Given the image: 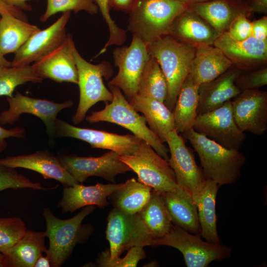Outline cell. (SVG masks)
<instances>
[{
  "label": "cell",
  "instance_id": "cell-1",
  "mask_svg": "<svg viewBox=\"0 0 267 267\" xmlns=\"http://www.w3.org/2000/svg\"><path fill=\"white\" fill-rule=\"evenodd\" d=\"M181 134L198 155L205 179L215 181L220 187L239 179L246 158L239 150L225 148L193 128Z\"/></svg>",
  "mask_w": 267,
  "mask_h": 267
},
{
  "label": "cell",
  "instance_id": "cell-2",
  "mask_svg": "<svg viewBox=\"0 0 267 267\" xmlns=\"http://www.w3.org/2000/svg\"><path fill=\"white\" fill-rule=\"evenodd\" d=\"M95 209V206L84 207L76 215L68 219L56 217L48 208L43 210L46 224L45 236L49 248L45 252L51 267H61L70 258L75 246L86 242L93 231L89 224H82L85 218Z\"/></svg>",
  "mask_w": 267,
  "mask_h": 267
},
{
  "label": "cell",
  "instance_id": "cell-3",
  "mask_svg": "<svg viewBox=\"0 0 267 267\" xmlns=\"http://www.w3.org/2000/svg\"><path fill=\"white\" fill-rule=\"evenodd\" d=\"M147 47L166 79L168 95L164 103L173 112L181 88L190 72L196 48L170 35L159 37Z\"/></svg>",
  "mask_w": 267,
  "mask_h": 267
},
{
  "label": "cell",
  "instance_id": "cell-4",
  "mask_svg": "<svg viewBox=\"0 0 267 267\" xmlns=\"http://www.w3.org/2000/svg\"><path fill=\"white\" fill-rule=\"evenodd\" d=\"M188 7L178 0H140L129 13L128 29L147 45L169 35L175 20Z\"/></svg>",
  "mask_w": 267,
  "mask_h": 267
},
{
  "label": "cell",
  "instance_id": "cell-5",
  "mask_svg": "<svg viewBox=\"0 0 267 267\" xmlns=\"http://www.w3.org/2000/svg\"><path fill=\"white\" fill-rule=\"evenodd\" d=\"M108 87L112 93V100L110 103L105 102L102 110L92 111L86 120L90 123L106 122L124 127L148 143L160 156L168 161V148L147 126L144 116L139 115L133 107L119 88L112 85Z\"/></svg>",
  "mask_w": 267,
  "mask_h": 267
},
{
  "label": "cell",
  "instance_id": "cell-6",
  "mask_svg": "<svg viewBox=\"0 0 267 267\" xmlns=\"http://www.w3.org/2000/svg\"><path fill=\"white\" fill-rule=\"evenodd\" d=\"M74 57L78 72L80 98L72 122L77 125L85 120L88 110L96 103L108 102L112 100V93L105 86L103 78H111L113 70L107 61H103L97 64L87 61L77 49Z\"/></svg>",
  "mask_w": 267,
  "mask_h": 267
},
{
  "label": "cell",
  "instance_id": "cell-7",
  "mask_svg": "<svg viewBox=\"0 0 267 267\" xmlns=\"http://www.w3.org/2000/svg\"><path fill=\"white\" fill-rule=\"evenodd\" d=\"M119 158L136 174L139 181L150 186L159 194L162 195L177 185L174 172L169 161L142 139L134 153L119 155Z\"/></svg>",
  "mask_w": 267,
  "mask_h": 267
},
{
  "label": "cell",
  "instance_id": "cell-8",
  "mask_svg": "<svg viewBox=\"0 0 267 267\" xmlns=\"http://www.w3.org/2000/svg\"><path fill=\"white\" fill-rule=\"evenodd\" d=\"M168 246L178 250L187 267H207L213 261L230 258L231 249L222 244L204 241L199 234H194L173 226L163 237L152 240L149 246Z\"/></svg>",
  "mask_w": 267,
  "mask_h": 267
},
{
  "label": "cell",
  "instance_id": "cell-9",
  "mask_svg": "<svg viewBox=\"0 0 267 267\" xmlns=\"http://www.w3.org/2000/svg\"><path fill=\"white\" fill-rule=\"evenodd\" d=\"M113 57L118 72L108 85L119 88L130 101L138 92L141 76L150 57L147 45L133 36L129 46L114 49Z\"/></svg>",
  "mask_w": 267,
  "mask_h": 267
},
{
  "label": "cell",
  "instance_id": "cell-10",
  "mask_svg": "<svg viewBox=\"0 0 267 267\" xmlns=\"http://www.w3.org/2000/svg\"><path fill=\"white\" fill-rule=\"evenodd\" d=\"M109 257L114 259L133 246H149L152 239L138 213L130 215L113 208L107 218Z\"/></svg>",
  "mask_w": 267,
  "mask_h": 267
},
{
  "label": "cell",
  "instance_id": "cell-11",
  "mask_svg": "<svg viewBox=\"0 0 267 267\" xmlns=\"http://www.w3.org/2000/svg\"><path fill=\"white\" fill-rule=\"evenodd\" d=\"M193 129L231 149L239 150L246 138L245 133L235 122L231 100L213 110L198 115Z\"/></svg>",
  "mask_w": 267,
  "mask_h": 267
},
{
  "label": "cell",
  "instance_id": "cell-12",
  "mask_svg": "<svg viewBox=\"0 0 267 267\" xmlns=\"http://www.w3.org/2000/svg\"><path fill=\"white\" fill-rule=\"evenodd\" d=\"M9 108L0 114V124H13L21 114H32L40 118L44 124L49 138L53 143L55 138V123L58 113L65 108L73 105L72 100L62 103L54 102L46 99L32 98L18 91L14 96L7 97Z\"/></svg>",
  "mask_w": 267,
  "mask_h": 267
},
{
  "label": "cell",
  "instance_id": "cell-13",
  "mask_svg": "<svg viewBox=\"0 0 267 267\" xmlns=\"http://www.w3.org/2000/svg\"><path fill=\"white\" fill-rule=\"evenodd\" d=\"M63 137L80 139L89 143L92 148L112 150L120 155L134 153L141 139L134 134L120 135L104 131L78 127L57 118L55 123V137Z\"/></svg>",
  "mask_w": 267,
  "mask_h": 267
},
{
  "label": "cell",
  "instance_id": "cell-14",
  "mask_svg": "<svg viewBox=\"0 0 267 267\" xmlns=\"http://www.w3.org/2000/svg\"><path fill=\"white\" fill-rule=\"evenodd\" d=\"M119 154L110 150L99 157H80L63 155L59 159L76 180L83 183L88 178L96 176L115 182L116 176L132 171L131 168L121 161Z\"/></svg>",
  "mask_w": 267,
  "mask_h": 267
},
{
  "label": "cell",
  "instance_id": "cell-15",
  "mask_svg": "<svg viewBox=\"0 0 267 267\" xmlns=\"http://www.w3.org/2000/svg\"><path fill=\"white\" fill-rule=\"evenodd\" d=\"M170 156L168 160L177 185L194 196L199 191L205 178L202 168L196 164L193 151L186 145L184 137L175 129L167 137Z\"/></svg>",
  "mask_w": 267,
  "mask_h": 267
},
{
  "label": "cell",
  "instance_id": "cell-16",
  "mask_svg": "<svg viewBox=\"0 0 267 267\" xmlns=\"http://www.w3.org/2000/svg\"><path fill=\"white\" fill-rule=\"evenodd\" d=\"M235 122L243 132L261 135L267 130V92L257 89L240 92L231 101Z\"/></svg>",
  "mask_w": 267,
  "mask_h": 267
},
{
  "label": "cell",
  "instance_id": "cell-17",
  "mask_svg": "<svg viewBox=\"0 0 267 267\" xmlns=\"http://www.w3.org/2000/svg\"><path fill=\"white\" fill-rule=\"evenodd\" d=\"M76 49L72 36L67 34L58 46L37 60L31 66L43 79L78 84V72L74 57Z\"/></svg>",
  "mask_w": 267,
  "mask_h": 267
},
{
  "label": "cell",
  "instance_id": "cell-18",
  "mask_svg": "<svg viewBox=\"0 0 267 267\" xmlns=\"http://www.w3.org/2000/svg\"><path fill=\"white\" fill-rule=\"evenodd\" d=\"M70 11L63 12L52 24L32 35L15 53L11 66L30 65L58 46L65 39Z\"/></svg>",
  "mask_w": 267,
  "mask_h": 267
},
{
  "label": "cell",
  "instance_id": "cell-19",
  "mask_svg": "<svg viewBox=\"0 0 267 267\" xmlns=\"http://www.w3.org/2000/svg\"><path fill=\"white\" fill-rule=\"evenodd\" d=\"M0 164L12 168H22L41 174L44 179H54L63 187L79 183L68 172L59 158L47 150L32 154L9 156L0 159Z\"/></svg>",
  "mask_w": 267,
  "mask_h": 267
},
{
  "label": "cell",
  "instance_id": "cell-20",
  "mask_svg": "<svg viewBox=\"0 0 267 267\" xmlns=\"http://www.w3.org/2000/svg\"><path fill=\"white\" fill-rule=\"evenodd\" d=\"M224 54L240 68L247 69L258 64V62L267 58V41H263L251 36L248 38L237 41L224 32L213 43Z\"/></svg>",
  "mask_w": 267,
  "mask_h": 267
},
{
  "label": "cell",
  "instance_id": "cell-21",
  "mask_svg": "<svg viewBox=\"0 0 267 267\" xmlns=\"http://www.w3.org/2000/svg\"><path fill=\"white\" fill-rule=\"evenodd\" d=\"M122 183L104 184L97 183L88 186L78 183L63 187V196L57 206L61 209L63 214L72 213L88 206H107L109 204L107 198Z\"/></svg>",
  "mask_w": 267,
  "mask_h": 267
},
{
  "label": "cell",
  "instance_id": "cell-22",
  "mask_svg": "<svg viewBox=\"0 0 267 267\" xmlns=\"http://www.w3.org/2000/svg\"><path fill=\"white\" fill-rule=\"evenodd\" d=\"M162 195L173 224L189 233L200 235L197 206L191 192L177 185Z\"/></svg>",
  "mask_w": 267,
  "mask_h": 267
},
{
  "label": "cell",
  "instance_id": "cell-23",
  "mask_svg": "<svg viewBox=\"0 0 267 267\" xmlns=\"http://www.w3.org/2000/svg\"><path fill=\"white\" fill-rule=\"evenodd\" d=\"M240 74L237 69H229L213 81L200 86L198 115L213 110L237 96L241 91L235 81Z\"/></svg>",
  "mask_w": 267,
  "mask_h": 267
},
{
  "label": "cell",
  "instance_id": "cell-24",
  "mask_svg": "<svg viewBox=\"0 0 267 267\" xmlns=\"http://www.w3.org/2000/svg\"><path fill=\"white\" fill-rule=\"evenodd\" d=\"M188 8L222 34L241 13L249 12L245 3L239 0H211L189 4Z\"/></svg>",
  "mask_w": 267,
  "mask_h": 267
},
{
  "label": "cell",
  "instance_id": "cell-25",
  "mask_svg": "<svg viewBox=\"0 0 267 267\" xmlns=\"http://www.w3.org/2000/svg\"><path fill=\"white\" fill-rule=\"evenodd\" d=\"M232 64L224 53L214 45H199L196 48L189 74L201 86L221 75Z\"/></svg>",
  "mask_w": 267,
  "mask_h": 267
},
{
  "label": "cell",
  "instance_id": "cell-26",
  "mask_svg": "<svg viewBox=\"0 0 267 267\" xmlns=\"http://www.w3.org/2000/svg\"><path fill=\"white\" fill-rule=\"evenodd\" d=\"M220 186L212 179H205L199 191L193 196L201 227L200 236L213 244H222L217 227L216 200Z\"/></svg>",
  "mask_w": 267,
  "mask_h": 267
},
{
  "label": "cell",
  "instance_id": "cell-27",
  "mask_svg": "<svg viewBox=\"0 0 267 267\" xmlns=\"http://www.w3.org/2000/svg\"><path fill=\"white\" fill-rule=\"evenodd\" d=\"M129 102L137 112L143 114L150 129L163 142H166L169 133L175 129L173 112L164 102L138 94Z\"/></svg>",
  "mask_w": 267,
  "mask_h": 267
},
{
  "label": "cell",
  "instance_id": "cell-28",
  "mask_svg": "<svg viewBox=\"0 0 267 267\" xmlns=\"http://www.w3.org/2000/svg\"><path fill=\"white\" fill-rule=\"evenodd\" d=\"M44 231L28 229L23 236L3 254V267H34L47 249Z\"/></svg>",
  "mask_w": 267,
  "mask_h": 267
},
{
  "label": "cell",
  "instance_id": "cell-29",
  "mask_svg": "<svg viewBox=\"0 0 267 267\" xmlns=\"http://www.w3.org/2000/svg\"><path fill=\"white\" fill-rule=\"evenodd\" d=\"M204 21L188 8L175 20L169 35L190 41L198 46L213 44L221 34Z\"/></svg>",
  "mask_w": 267,
  "mask_h": 267
},
{
  "label": "cell",
  "instance_id": "cell-30",
  "mask_svg": "<svg viewBox=\"0 0 267 267\" xmlns=\"http://www.w3.org/2000/svg\"><path fill=\"white\" fill-rule=\"evenodd\" d=\"M199 87L188 74L181 88L173 110L175 128L179 134L193 128L198 116Z\"/></svg>",
  "mask_w": 267,
  "mask_h": 267
},
{
  "label": "cell",
  "instance_id": "cell-31",
  "mask_svg": "<svg viewBox=\"0 0 267 267\" xmlns=\"http://www.w3.org/2000/svg\"><path fill=\"white\" fill-rule=\"evenodd\" d=\"M40 29L36 25L4 13L0 17V54L15 53L34 34Z\"/></svg>",
  "mask_w": 267,
  "mask_h": 267
},
{
  "label": "cell",
  "instance_id": "cell-32",
  "mask_svg": "<svg viewBox=\"0 0 267 267\" xmlns=\"http://www.w3.org/2000/svg\"><path fill=\"white\" fill-rule=\"evenodd\" d=\"M138 213L152 240L163 237L174 226L163 195L153 189L148 201Z\"/></svg>",
  "mask_w": 267,
  "mask_h": 267
},
{
  "label": "cell",
  "instance_id": "cell-33",
  "mask_svg": "<svg viewBox=\"0 0 267 267\" xmlns=\"http://www.w3.org/2000/svg\"><path fill=\"white\" fill-rule=\"evenodd\" d=\"M152 190L134 178L128 179L110 195L113 207L127 214H137L148 201Z\"/></svg>",
  "mask_w": 267,
  "mask_h": 267
},
{
  "label": "cell",
  "instance_id": "cell-34",
  "mask_svg": "<svg viewBox=\"0 0 267 267\" xmlns=\"http://www.w3.org/2000/svg\"><path fill=\"white\" fill-rule=\"evenodd\" d=\"M138 94L165 102L168 95V85L156 59L150 57L141 76Z\"/></svg>",
  "mask_w": 267,
  "mask_h": 267
},
{
  "label": "cell",
  "instance_id": "cell-35",
  "mask_svg": "<svg viewBox=\"0 0 267 267\" xmlns=\"http://www.w3.org/2000/svg\"><path fill=\"white\" fill-rule=\"evenodd\" d=\"M43 80L31 65L0 66V96L12 97L17 87L28 82L41 83Z\"/></svg>",
  "mask_w": 267,
  "mask_h": 267
},
{
  "label": "cell",
  "instance_id": "cell-36",
  "mask_svg": "<svg viewBox=\"0 0 267 267\" xmlns=\"http://www.w3.org/2000/svg\"><path fill=\"white\" fill-rule=\"evenodd\" d=\"M27 230L25 222L20 217L0 218V253L5 254Z\"/></svg>",
  "mask_w": 267,
  "mask_h": 267
},
{
  "label": "cell",
  "instance_id": "cell-37",
  "mask_svg": "<svg viewBox=\"0 0 267 267\" xmlns=\"http://www.w3.org/2000/svg\"><path fill=\"white\" fill-rule=\"evenodd\" d=\"M98 7L93 0H47L45 12L40 17V20L46 21L51 16L60 12L84 11L90 14H96Z\"/></svg>",
  "mask_w": 267,
  "mask_h": 267
},
{
  "label": "cell",
  "instance_id": "cell-38",
  "mask_svg": "<svg viewBox=\"0 0 267 267\" xmlns=\"http://www.w3.org/2000/svg\"><path fill=\"white\" fill-rule=\"evenodd\" d=\"M58 185L52 187H44L40 182H34L19 173L14 168L0 164V192L8 189L31 188L34 190H47L54 189Z\"/></svg>",
  "mask_w": 267,
  "mask_h": 267
},
{
  "label": "cell",
  "instance_id": "cell-39",
  "mask_svg": "<svg viewBox=\"0 0 267 267\" xmlns=\"http://www.w3.org/2000/svg\"><path fill=\"white\" fill-rule=\"evenodd\" d=\"M109 249H106L98 255L95 260L96 266L100 267H136L140 260L146 257L143 247L133 246L128 249L126 255L123 258L120 257L110 259Z\"/></svg>",
  "mask_w": 267,
  "mask_h": 267
},
{
  "label": "cell",
  "instance_id": "cell-40",
  "mask_svg": "<svg viewBox=\"0 0 267 267\" xmlns=\"http://www.w3.org/2000/svg\"><path fill=\"white\" fill-rule=\"evenodd\" d=\"M106 22L109 31V39L101 49L103 52L112 45H121L127 39L126 31L118 26L110 15V0H93Z\"/></svg>",
  "mask_w": 267,
  "mask_h": 267
},
{
  "label": "cell",
  "instance_id": "cell-41",
  "mask_svg": "<svg viewBox=\"0 0 267 267\" xmlns=\"http://www.w3.org/2000/svg\"><path fill=\"white\" fill-rule=\"evenodd\" d=\"M235 84L240 91L257 89L267 85V68H261L237 77Z\"/></svg>",
  "mask_w": 267,
  "mask_h": 267
},
{
  "label": "cell",
  "instance_id": "cell-42",
  "mask_svg": "<svg viewBox=\"0 0 267 267\" xmlns=\"http://www.w3.org/2000/svg\"><path fill=\"white\" fill-rule=\"evenodd\" d=\"M246 13L243 12L238 14L226 31L229 36L235 40H244L252 36V22L247 19Z\"/></svg>",
  "mask_w": 267,
  "mask_h": 267
},
{
  "label": "cell",
  "instance_id": "cell-43",
  "mask_svg": "<svg viewBox=\"0 0 267 267\" xmlns=\"http://www.w3.org/2000/svg\"><path fill=\"white\" fill-rule=\"evenodd\" d=\"M25 129L16 127L12 129H6L0 126V153L4 151L7 147L6 139L10 137L25 138Z\"/></svg>",
  "mask_w": 267,
  "mask_h": 267
},
{
  "label": "cell",
  "instance_id": "cell-44",
  "mask_svg": "<svg viewBox=\"0 0 267 267\" xmlns=\"http://www.w3.org/2000/svg\"><path fill=\"white\" fill-rule=\"evenodd\" d=\"M252 36L261 40L267 41V16L252 22Z\"/></svg>",
  "mask_w": 267,
  "mask_h": 267
},
{
  "label": "cell",
  "instance_id": "cell-45",
  "mask_svg": "<svg viewBox=\"0 0 267 267\" xmlns=\"http://www.w3.org/2000/svg\"><path fill=\"white\" fill-rule=\"evenodd\" d=\"M140 0H110V8L130 13L137 5Z\"/></svg>",
  "mask_w": 267,
  "mask_h": 267
},
{
  "label": "cell",
  "instance_id": "cell-46",
  "mask_svg": "<svg viewBox=\"0 0 267 267\" xmlns=\"http://www.w3.org/2000/svg\"><path fill=\"white\" fill-rule=\"evenodd\" d=\"M244 2L249 12H267V0H247Z\"/></svg>",
  "mask_w": 267,
  "mask_h": 267
},
{
  "label": "cell",
  "instance_id": "cell-47",
  "mask_svg": "<svg viewBox=\"0 0 267 267\" xmlns=\"http://www.w3.org/2000/svg\"><path fill=\"white\" fill-rule=\"evenodd\" d=\"M4 13H9L18 18L27 21V17L23 10L7 5L0 0V17Z\"/></svg>",
  "mask_w": 267,
  "mask_h": 267
},
{
  "label": "cell",
  "instance_id": "cell-48",
  "mask_svg": "<svg viewBox=\"0 0 267 267\" xmlns=\"http://www.w3.org/2000/svg\"><path fill=\"white\" fill-rule=\"evenodd\" d=\"M5 4L17 8L22 10L30 11L32 10L30 5L27 3L29 0H0Z\"/></svg>",
  "mask_w": 267,
  "mask_h": 267
},
{
  "label": "cell",
  "instance_id": "cell-49",
  "mask_svg": "<svg viewBox=\"0 0 267 267\" xmlns=\"http://www.w3.org/2000/svg\"><path fill=\"white\" fill-rule=\"evenodd\" d=\"M51 267L48 258L41 255L36 261L34 267Z\"/></svg>",
  "mask_w": 267,
  "mask_h": 267
},
{
  "label": "cell",
  "instance_id": "cell-50",
  "mask_svg": "<svg viewBox=\"0 0 267 267\" xmlns=\"http://www.w3.org/2000/svg\"><path fill=\"white\" fill-rule=\"evenodd\" d=\"M0 66L10 67L11 62L6 60L4 56L0 54Z\"/></svg>",
  "mask_w": 267,
  "mask_h": 267
},
{
  "label": "cell",
  "instance_id": "cell-51",
  "mask_svg": "<svg viewBox=\"0 0 267 267\" xmlns=\"http://www.w3.org/2000/svg\"><path fill=\"white\" fill-rule=\"evenodd\" d=\"M178 0L190 4V3H193L206 1L211 0Z\"/></svg>",
  "mask_w": 267,
  "mask_h": 267
},
{
  "label": "cell",
  "instance_id": "cell-52",
  "mask_svg": "<svg viewBox=\"0 0 267 267\" xmlns=\"http://www.w3.org/2000/svg\"><path fill=\"white\" fill-rule=\"evenodd\" d=\"M3 254L0 253V267H3Z\"/></svg>",
  "mask_w": 267,
  "mask_h": 267
}]
</instances>
